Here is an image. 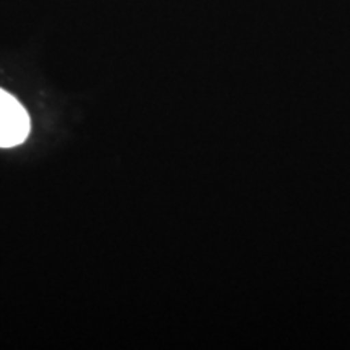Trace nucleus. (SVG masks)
I'll list each match as a JSON object with an SVG mask.
<instances>
[{"label": "nucleus", "mask_w": 350, "mask_h": 350, "mask_svg": "<svg viewBox=\"0 0 350 350\" xmlns=\"http://www.w3.org/2000/svg\"><path fill=\"white\" fill-rule=\"evenodd\" d=\"M29 116L25 107L0 88V148L25 143L29 135Z\"/></svg>", "instance_id": "nucleus-1"}]
</instances>
